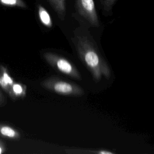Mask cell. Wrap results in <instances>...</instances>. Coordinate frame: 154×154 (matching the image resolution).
<instances>
[{"label":"cell","instance_id":"1","mask_svg":"<svg viewBox=\"0 0 154 154\" xmlns=\"http://www.w3.org/2000/svg\"><path fill=\"white\" fill-rule=\"evenodd\" d=\"M73 41L81 61L90 72L93 79L98 82L103 78L109 79L111 69L90 32L83 27L76 28Z\"/></svg>","mask_w":154,"mask_h":154},{"label":"cell","instance_id":"2","mask_svg":"<svg viewBox=\"0 0 154 154\" xmlns=\"http://www.w3.org/2000/svg\"><path fill=\"white\" fill-rule=\"evenodd\" d=\"M45 89L64 96H78L84 94V90L79 85L56 77H51L42 82Z\"/></svg>","mask_w":154,"mask_h":154},{"label":"cell","instance_id":"3","mask_svg":"<svg viewBox=\"0 0 154 154\" xmlns=\"http://www.w3.org/2000/svg\"><path fill=\"white\" fill-rule=\"evenodd\" d=\"M43 57L48 63L57 71L76 79H81L76 67L66 58L50 52L45 53Z\"/></svg>","mask_w":154,"mask_h":154},{"label":"cell","instance_id":"4","mask_svg":"<svg viewBox=\"0 0 154 154\" xmlns=\"http://www.w3.org/2000/svg\"><path fill=\"white\" fill-rule=\"evenodd\" d=\"M75 8L78 15L88 24L99 26V21L93 0H75Z\"/></svg>","mask_w":154,"mask_h":154},{"label":"cell","instance_id":"5","mask_svg":"<svg viewBox=\"0 0 154 154\" xmlns=\"http://www.w3.org/2000/svg\"><path fill=\"white\" fill-rule=\"evenodd\" d=\"M58 17L63 20L66 13V0H47Z\"/></svg>","mask_w":154,"mask_h":154},{"label":"cell","instance_id":"6","mask_svg":"<svg viewBox=\"0 0 154 154\" xmlns=\"http://www.w3.org/2000/svg\"><path fill=\"white\" fill-rule=\"evenodd\" d=\"M37 12L41 23L47 28L52 26V20L46 9L40 4L37 5Z\"/></svg>","mask_w":154,"mask_h":154},{"label":"cell","instance_id":"7","mask_svg":"<svg viewBox=\"0 0 154 154\" xmlns=\"http://www.w3.org/2000/svg\"><path fill=\"white\" fill-rule=\"evenodd\" d=\"M0 4L7 7H16L22 8L27 7L26 4L23 0H0Z\"/></svg>","mask_w":154,"mask_h":154},{"label":"cell","instance_id":"8","mask_svg":"<svg viewBox=\"0 0 154 154\" xmlns=\"http://www.w3.org/2000/svg\"><path fill=\"white\" fill-rule=\"evenodd\" d=\"M0 132L2 135L9 138H15L18 135L14 129L7 126H2L0 129Z\"/></svg>","mask_w":154,"mask_h":154},{"label":"cell","instance_id":"9","mask_svg":"<svg viewBox=\"0 0 154 154\" xmlns=\"http://www.w3.org/2000/svg\"><path fill=\"white\" fill-rule=\"evenodd\" d=\"M116 1L117 0H99L103 11L106 13L111 12L112 7Z\"/></svg>","mask_w":154,"mask_h":154},{"label":"cell","instance_id":"10","mask_svg":"<svg viewBox=\"0 0 154 154\" xmlns=\"http://www.w3.org/2000/svg\"><path fill=\"white\" fill-rule=\"evenodd\" d=\"M12 84L13 80L11 77L7 73H4L2 77L0 78V84L3 87H5L8 85H12Z\"/></svg>","mask_w":154,"mask_h":154},{"label":"cell","instance_id":"11","mask_svg":"<svg viewBox=\"0 0 154 154\" xmlns=\"http://www.w3.org/2000/svg\"><path fill=\"white\" fill-rule=\"evenodd\" d=\"M12 89H13V93L16 94V95H21L23 93L24 90H23V87L18 84H14L12 87Z\"/></svg>","mask_w":154,"mask_h":154},{"label":"cell","instance_id":"12","mask_svg":"<svg viewBox=\"0 0 154 154\" xmlns=\"http://www.w3.org/2000/svg\"><path fill=\"white\" fill-rule=\"evenodd\" d=\"M99 154H112V153L111 152H109V151H105V150H102V151H99L97 152Z\"/></svg>","mask_w":154,"mask_h":154},{"label":"cell","instance_id":"13","mask_svg":"<svg viewBox=\"0 0 154 154\" xmlns=\"http://www.w3.org/2000/svg\"><path fill=\"white\" fill-rule=\"evenodd\" d=\"M2 153V149L0 147V153Z\"/></svg>","mask_w":154,"mask_h":154}]
</instances>
